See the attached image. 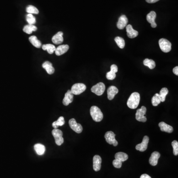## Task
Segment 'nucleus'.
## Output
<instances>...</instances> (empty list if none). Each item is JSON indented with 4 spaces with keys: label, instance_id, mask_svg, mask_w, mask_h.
<instances>
[{
    "label": "nucleus",
    "instance_id": "obj_16",
    "mask_svg": "<svg viewBox=\"0 0 178 178\" xmlns=\"http://www.w3.org/2000/svg\"><path fill=\"white\" fill-rule=\"evenodd\" d=\"M126 31L128 37L130 38H135L137 37L138 33L137 31L134 29L132 26L131 24H129L126 26Z\"/></svg>",
    "mask_w": 178,
    "mask_h": 178
},
{
    "label": "nucleus",
    "instance_id": "obj_1",
    "mask_svg": "<svg viewBox=\"0 0 178 178\" xmlns=\"http://www.w3.org/2000/svg\"><path fill=\"white\" fill-rule=\"evenodd\" d=\"M140 94L137 92H134L131 94L128 100L127 104L130 108L136 109L140 104Z\"/></svg>",
    "mask_w": 178,
    "mask_h": 178
},
{
    "label": "nucleus",
    "instance_id": "obj_37",
    "mask_svg": "<svg viewBox=\"0 0 178 178\" xmlns=\"http://www.w3.org/2000/svg\"><path fill=\"white\" fill-rule=\"evenodd\" d=\"M173 73H174L176 75H178V67L176 66L174 68H173Z\"/></svg>",
    "mask_w": 178,
    "mask_h": 178
},
{
    "label": "nucleus",
    "instance_id": "obj_32",
    "mask_svg": "<svg viewBox=\"0 0 178 178\" xmlns=\"http://www.w3.org/2000/svg\"><path fill=\"white\" fill-rule=\"evenodd\" d=\"M161 102V101L160 99L159 94H155L151 99V103H152V105L154 106H157L159 104H160Z\"/></svg>",
    "mask_w": 178,
    "mask_h": 178
},
{
    "label": "nucleus",
    "instance_id": "obj_10",
    "mask_svg": "<svg viewBox=\"0 0 178 178\" xmlns=\"http://www.w3.org/2000/svg\"><path fill=\"white\" fill-rule=\"evenodd\" d=\"M148 142H149V137L148 136H145L143 137L142 143L138 144L136 146V150L142 152L145 151L147 149Z\"/></svg>",
    "mask_w": 178,
    "mask_h": 178
},
{
    "label": "nucleus",
    "instance_id": "obj_39",
    "mask_svg": "<svg viewBox=\"0 0 178 178\" xmlns=\"http://www.w3.org/2000/svg\"><path fill=\"white\" fill-rule=\"evenodd\" d=\"M140 178H151L150 176L146 174H143L142 175Z\"/></svg>",
    "mask_w": 178,
    "mask_h": 178
},
{
    "label": "nucleus",
    "instance_id": "obj_6",
    "mask_svg": "<svg viewBox=\"0 0 178 178\" xmlns=\"http://www.w3.org/2000/svg\"><path fill=\"white\" fill-rule=\"evenodd\" d=\"M146 112V108L144 106H142L140 109H138L137 110L136 113V119L137 121L142 122H145L146 121L147 119L145 116Z\"/></svg>",
    "mask_w": 178,
    "mask_h": 178
},
{
    "label": "nucleus",
    "instance_id": "obj_17",
    "mask_svg": "<svg viewBox=\"0 0 178 178\" xmlns=\"http://www.w3.org/2000/svg\"><path fill=\"white\" fill-rule=\"evenodd\" d=\"M160 157V154L159 152H157V151H154L152 152L149 159L150 164L153 166L156 165L158 163V160Z\"/></svg>",
    "mask_w": 178,
    "mask_h": 178
},
{
    "label": "nucleus",
    "instance_id": "obj_4",
    "mask_svg": "<svg viewBox=\"0 0 178 178\" xmlns=\"http://www.w3.org/2000/svg\"><path fill=\"white\" fill-rule=\"evenodd\" d=\"M86 89V86L83 83H76L72 87L71 91L73 95H79L83 93Z\"/></svg>",
    "mask_w": 178,
    "mask_h": 178
},
{
    "label": "nucleus",
    "instance_id": "obj_22",
    "mask_svg": "<svg viewBox=\"0 0 178 178\" xmlns=\"http://www.w3.org/2000/svg\"><path fill=\"white\" fill-rule=\"evenodd\" d=\"M42 67L49 75L53 74L54 72V68L53 66L52 63L48 61L44 62L43 64H42Z\"/></svg>",
    "mask_w": 178,
    "mask_h": 178
},
{
    "label": "nucleus",
    "instance_id": "obj_34",
    "mask_svg": "<svg viewBox=\"0 0 178 178\" xmlns=\"http://www.w3.org/2000/svg\"><path fill=\"white\" fill-rule=\"evenodd\" d=\"M26 19L29 24L34 25L36 22V19L32 14H27L26 16Z\"/></svg>",
    "mask_w": 178,
    "mask_h": 178
},
{
    "label": "nucleus",
    "instance_id": "obj_27",
    "mask_svg": "<svg viewBox=\"0 0 178 178\" xmlns=\"http://www.w3.org/2000/svg\"><path fill=\"white\" fill-rule=\"evenodd\" d=\"M115 158L116 159L119 160L122 162L125 161L128 159V155L126 153H124V152H117L115 154Z\"/></svg>",
    "mask_w": 178,
    "mask_h": 178
},
{
    "label": "nucleus",
    "instance_id": "obj_30",
    "mask_svg": "<svg viewBox=\"0 0 178 178\" xmlns=\"http://www.w3.org/2000/svg\"><path fill=\"white\" fill-rule=\"evenodd\" d=\"M169 91L167 88H163L160 91L159 95L161 102H164L165 100L166 96L168 95Z\"/></svg>",
    "mask_w": 178,
    "mask_h": 178
},
{
    "label": "nucleus",
    "instance_id": "obj_35",
    "mask_svg": "<svg viewBox=\"0 0 178 178\" xmlns=\"http://www.w3.org/2000/svg\"><path fill=\"white\" fill-rule=\"evenodd\" d=\"M172 147L173 148V154L175 155H178V142L177 141H174L172 142Z\"/></svg>",
    "mask_w": 178,
    "mask_h": 178
},
{
    "label": "nucleus",
    "instance_id": "obj_9",
    "mask_svg": "<svg viewBox=\"0 0 178 178\" xmlns=\"http://www.w3.org/2000/svg\"><path fill=\"white\" fill-rule=\"evenodd\" d=\"M69 125L72 130L78 134L81 133L83 131V127L80 124L77 123L75 119H71L69 121Z\"/></svg>",
    "mask_w": 178,
    "mask_h": 178
},
{
    "label": "nucleus",
    "instance_id": "obj_19",
    "mask_svg": "<svg viewBox=\"0 0 178 178\" xmlns=\"http://www.w3.org/2000/svg\"><path fill=\"white\" fill-rule=\"evenodd\" d=\"M63 32L59 31L52 38V42L55 44H61L63 41Z\"/></svg>",
    "mask_w": 178,
    "mask_h": 178
},
{
    "label": "nucleus",
    "instance_id": "obj_18",
    "mask_svg": "<svg viewBox=\"0 0 178 178\" xmlns=\"http://www.w3.org/2000/svg\"><path fill=\"white\" fill-rule=\"evenodd\" d=\"M118 93V89L116 87L111 86L108 89V98L109 100H112L116 94Z\"/></svg>",
    "mask_w": 178,
    "mask_h": 178
},
{
    "label": "nucleus",
    "instance_id": "obj_14",
    "mask_svg": "<svg viewBox=\"0 0 178 178\" xmlns=\"http://www.w3.org/2000/svg\"><path fill=\"white\" fill-rule=\"evenodd\" d=\"M156 17V14L155 12L154 11H151L147 14L146 16V20L150 23L151 26L152 28H155L157 26V24L155 22Z\"/></svg>",
    "mask_w": 178,
    "mask_h": 178
},
{
    "label": "nucleus",
    "instance_id": "obj_33",
    "mask_svg": "<svg viewBox=\"0 0 178 178\" xmlns=\"http://www.w3.org/2000/svg\"><path fill=\"white\" fill-rule=\"evenodd\" d=\"M26 12L30 14H38L39 11L36 7L33 6L29 5L27 6L26 9Z\"/></svg>",
    "mask_w": 178,
    "mask_h": 178
},
{
    "label": "nucleus",
    "instance_id": "obj_36",
    "mask_svg": "<svg viewBox=\"0 0 178 178\" xmlns=\"http://www.w3.org/2000/svg\"><path fill=\"white\" fill-rule=\"evenodd\" d=\"M112 164L114 167L116 168H120L122 166V162L121 161L116 159L113 161Z\"/></svg>",
    "mask_w": 178,
    "mask_h": 178
},
{
    "label": "nucleus",
    "instance_id": "obj_12",
    "mask_svg": "<svg viewBox=\"0 0 178 178\" xmlns=\"http://www.w3.org/2000/svg\"><path fill=\"white\" fill-rule=\"evenodd\" d=\"M101 160L100 156L95 155L93 157V169L97 172L101 169Z\"/></svg>",
    "mask_w": 178,
    "mask_h": 178
},
{
    "label": "nucleus",
    "instance_id": "obj_2",
    "mask_svg": "<svg viewBox=\"0 0 178 178\" xmlns=\"http://www.w3.org/2000/svg\"><path fill=\"white\" fill-rule=\"evenodd\" d=\"M90 114L93 120L99 122L103 120L104 115L101 110L96 106H91L90 109Z\"/></svg>",
    "mask_w": 178,
    "mask_h": 178
},
{
    "label": "nucleus",
    "instance_id": "obj_31",
    "mask_svg": "<svg viewBox=\"0 0 178 178\" xmlns=\"http://www.w3.org/2000/svg\"><path fill=\"white\" fill-rule=\"evenodd\" d=\"M115 42L120 49H123L125 47V43L124 40L122 37H116L114 39Z\"/></svg>",
    "mask_w": 178,
    "mask_h": 178
},
{
    "label": "nucleus",
    "instance_id": "obj_15",
    "mask_svg": "<svg viewBox=\"0 0 178 178\" xmlns=\"http://www.w3.org/2000/svg\"><path fill=\"white\" fill-rule=\"evenodd\" d=\"M73 96H74V95L72 93L71 90L67 91L65 94V96L62 101L63 105L67 106L69 105V104H71L73 101Z\"/></svg>",
    "mask_w": 178,
    "mask_h": 178
},
{
    "label": "nucleus",
    "instance_id": "obj_7",
    "mask_svg": "<svg viewBox=\"0 0 178 178\" xmlns=\"http://www.w3.org/2000/svg\"><path fill=\"white\" fill-rule=\"evenodd\" d=\"M105 85L102 82H100L95 85L92 87L91 88V92L97 95H101L105 91Z\"/></svg>",
    "mask_w": 178,
    "mask_h": 178
},
{
    "label": "nucleus",
    "instance_id": "obj_29",
    "mask_svg": "<svg viewBox=\"0 0 178 178\" xmlns=\"http://www.w3.org/2000/svg\"><path fill=\"white\" fill-rule=\"evenodd\" d=\"M143 63L145 66L148 67L150 69H153L155 67V62L152 59L146 58L143 61Z\"/></svg>",
    "mask_w": 178,
    "mask_h": 178
},
{
    "label": "nucleus",
    "instance_id": "obj_26",
    "mask_svg": "<svg viewBox=\"0 0 178 178\" xmlns=\"http://www.w3.org/2000/svg\"><path fill=\"white\" fill-rule=\"evenodd\" d=\"M42 49L44 51H47L49 54H53V52H55L56 48L54 45L52 44H45L42 46Z\"/></svg>",
    "mask_w": 178,
    "mask_h": 178
},
{
    "label": "nucleus",
    "instance_id": "obj_20",
    "mask_svg": "<svg viewBox=\"0 0 178 178\" xmlns=\"http://www.w3.org/2000/svg\"><path fill=\"white\" fill-rule=\"evenodd\" d=\"M69 47L68 44H62L58 46L55 50V53L57 56H60L67 52Z\"/></svg>",
    "mask_w": 178,
    "mask_h": 178
},
{
    "label": "nucleus",
    "instance_id": "obj_38",
    "mask_svg": "<svg viewBox=\"0 0 178 178\" xmlns=\"http://www.w3.org/2000/svg\"><path fill=\"white\" fill-rule=\"evenodd\" d=\"M146 2H148V3H150V4H152V3H155V2H157L159 1V0H146Z\"/></svg>",
    "mask_w": 178,
    "mask_h": 178
},
{
    "label": "nucleus",
    "instance_id": "obj_21",
    "mask_svg": "<svg viewBox=\"0 0 178 178\" xmlns=\"http://www.w3.org/2000/svg\"><path fill=\"white\" fill-rule=\"evenodd\" d=\"M159 127L161 131L162 132H165L168 133H171L173 132V128L172 126L168 125L164 122H160L159 123Z\"/></svg>",
    "mask_w": 178,
    "mask_h": 178
},
{
    "label": "nucleus",
    "instance_id": "obj_11",
    "mask_svg": "<svg viewBox=\"0 0 178 178\" xmlns=\"http://www.w3.org/2000/svg\"><path fill=\"white\" fill-rule=\"evenodd\" d=\"M118 71V67L115 64H113L110 66V71L106 73V78L108 80H112L116 77V73Z\"/></svg>",
    "mask_w": 178,
    "mask_h": 178
},
{
    "label": "nucleus",
    "instance_id": "obj_25",
    "mask_svg": "<svg viewBox=\"0 0 178 178\" xmlns=\"http://www.w3.org/2000/svg\"><path fill=\"white\" fill-rule=\"evenodd\" d=\"M37 30V28L36 26L34 25L28 24L24 27L23 31L28 34H31L33 31H36Z\"/></svg>",
    "mask_w": 178,
    "mask_h": 178
},
{
    "label": "nucleus",
    "instance_id": "obj_28",
    "mask_svg": "<svg viewBox=\"0 0 178 178\" xmlns=\"http://www.w3.org/2000/svg\"><path fill=\"white\" fill-rule=\"evenodd\" d=\"M65 124L64 118L63 116H61L57 121H54L52 124V126L54 129H57L59 126H63Z\"/></svg>",
    "mask_w": 178,
    "mask_h": 178
},
{
    "label": "nucleus",
    "instance_id": "obj_13",
    "mask_svg": "<svg viewBox=\"0 0 178 178\" xmlns=\"http://www.w3.org/2000/svg\"><path fill=\"white\" fill-rule=\"evenodd\" d=\"M128 19L125 15H121L118 19V21L117 23V27L119 29H123L127 25Z\"/></svg>",
    "mask_w": 178,
    "mask_h": 178
},
{
    "label": "nucleus",
    "instance_id": "obj_24",
    "mask_svg": "<svg viewBox=\"0 0 178 178\" xmlns=\"http://www.w3.org/2000/svg\"><path fill=\"white\" fill-rule=\"evenodd\" d=\"M29 40L30 42L32 44L33 46L36 47L37 48H40L42 46V43L41 42L38 40L37 39V37L35 36H32L29 37Z\"/></svg>",
    "mask_w": 178,
    "mask_h": 178
},
{
    "label": "nucleus",
    "instance_id": "obj_23",
    "mask_svg": "<svg viewBox=\"0 0 178 178\" xmlns=\"http://www.w3.org/2000/svg\"><path fill=\"white\" fill-rule=\"evenodd\" d=\"M34 148L37 155H44L46 150L45 146L41 143H37L36 145H35Z\"/></svg>",
    "mask_w": 178,
    "mask_h": 178
},
{
    "label": "nucleus",
    "instance_id": "obj_5",
    "mask_svg": "<svg viewBox=\"0 0 178 178\" xmlns=\"http://www.w3.org/2000/svg\"><path fill=\"white\" fill-rule=\"evenodd\" d=\"M159 44L162 52L168 53L171 50L172 44L168 40L164 38L160 39L159 40Z\"/></svg>",
    "mask_w": 178,
    "mask_h": 178
},
{
    "label": "nucleus",
    "instance_id": "obj_8",
    "mask_svg": "<svg viewBox=\"0 0 178 178\" xmlns=\"http://www.w3.org/2000/svg\"><path fill=\"white\" fill-rule=\"evenodd\" d=\"M106 142L110 145H113L114 146L118 145V142L115 139V134L112 131H108L104 135Z\"/></svg>",
    "mask_w": 178,
    "mask_h": 178
},
{
    "label": "nucleus",
    "instance_id": "obj_3",
    "mask_svg": "<svg viewBox=\"0 0 178 178\" xmlns=\"http://www.w3.org/2000/svg\"><path fill=\"white\" fill-rule=\"evenodd\" d=\"M52 133L54 137L56 144L58 146H61L64 142V139L62 137L63 136L62 132L57 129H54L52 131Z\"/></svg>",
    "mask_w": 178,
    "mask_h": 178
}]
</instances>
